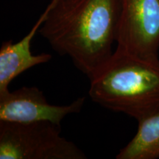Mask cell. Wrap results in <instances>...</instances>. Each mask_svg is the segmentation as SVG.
Segmentation results:
<instances>
[{
    "instance_id": "cell-1",
    "label": "cell",
    "mask_w": 159,
    "mask_h": 159,
    "mask_svg": "<svg viewBox=\"0 0 159 159\" xmlns=\"http://www.w3.org/2000/svg\"><path fill=\"white\" fill-rule=\"evenodd\" d=\"M119 0H52L39 34L91 79L116 42Z\"/></svg>"
},
{
    "instance_id": "cell-2",
    "label": "cell",
    "mask_w": 159,
    "mask_h": 159,
    "mask_svg": "<svg viewBox=\"0 0 159 159\" xmlns=\"http://www.w3.org/2000/svg\"><path fill=\"white\" fill-rule=\"evenodd\" d=\"M90 80V98L105 108L140 122L159 111V57L116 47Z\"/></svg>"
},
{
    "instance_id": "cell-3",
    "label": "cell",
    "mask_w": 159,
    "mask_h": 159,
    "mask_svg": "<svg viewBox=\"0 0 159 159\" xmlns=\"http://www.w3.org/2000/svg\"><path fill=\"white\" fill-rule=\"evenodd\" d=\"M50 122L0 121V159H85L75 143Z\"/></svg>"
},
{
    "instance_id": "cell-4",
    "label": "cell",
    "mask_w": 159,
    "mask_h": 159,
    "mask_svg": "<svg viewBox=\"0 0 159 159\" xmlns=\"http://www.w3.org/2000/svg\"><path fill=\"white\" fill-rule=\"evenodd\" d=\"M117 47L143 57H158L159 0H119Z\"/></svg>"
},
{
    "instance_id": "cell-5",
    "label": "cell",
    "mask_w": 159,
    "mask_h": 159,
    "mask_svg": "<svg viewBox=\"0 0 159 159\" xmlns=\"http://www.w3.org/2000/svg\"><path fill=\"white\" fill-rule=\"evenodd\" d=\"M85 97H78L70 104L52 105L43 91L35 86H23L0 97V121L30 123L50 122L60 125L63 119L82 109Z\"/></svg>"
},
{
    "instance_id": "cell-6",
    "label": "cell",
    "mask_w": 159,
    "mask_h": 159,
    "mask_svg": "<svg viewBox=\"0 0 159 159\" xmlns=\"http://www.w3.org/2000/svg\"><path fill=\"white\" fill-rule=\"evenodd\" d=\"M45 11L30 32L16 43L5 41L0 48V97L9 92V85L16 77L35 66L48 63L52 55L48 53L33 55L31 43L44 21Z\"/></svg>"
},
{
    "instance_id": "cell-7",
    "label": "cell",
    "mask_w": 159,
    "mask_h": 159,
    "mask_svg": "<svg viewBox=\"0 0 159 159\" xmlns=\"http://www.w3.org/2000/svg\"><path fill=\"white\" fill-rule=\"evenodd\" d=\"M116 158H159V111L138 122L136 134L119 150Z\"/></svg>"
}]
</instances>
